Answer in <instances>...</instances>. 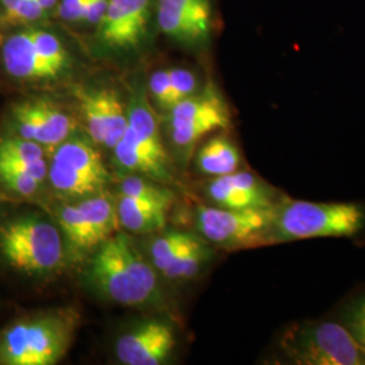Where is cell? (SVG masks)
<instances>
[{
	"label": "cell",
	"instance_id": "obj_19",
	"mask_svg": "<svg viewBox=\"0 0 365 365\" xmlns=\"http://www.w3.org/2000/svg\"><path fill=\"white\" fill-rule=\"evenodd\" d=\"M78 209L90 223L96 245L114 235L119 226L117 206L110 196L93 194L90 199L78 203Z\"/></svg>",
	"mask_w": 365,
	"mask_h": 365
},
{
	"label": "cell",
	"instance_id": "obj_18",
	"mask_svg": "<svg viewBox=\"0 0 365 365\" xmlns=\"http://www.w3.org/2000/svg\"><path fill=\"white\" fill-rule=\"evenodd\" d=\"M52 160L72 170L90 175L103 184L108 179V173L99 152L95 146L81 138L68 137L66 141L56 146Z\"/></svg>",
	"mask_w": 365,
	"mask_h": 365
},
{
	"label": "cell",
	"instance_id": "obj_12",
	"mask_svg": "<svg viewBox=\"0 0 365 365\" xmlns=\"http://www.w3.org/2000/svg\"><path fill=\"white\" fill-rule=\"evenodd\" d=\"M176 346L172 327L163 321H145L118 339V360L126 365L164 364Z\"/></svg>",
	"mask_w": 365,
	"mask_h": 365
},
{
	"label": "cell",
	"instance_id": "obj_30",
	"mask_svg": "<svg viewBox=\"0 0 365 365\" xmlns=\"http://www.w3.org/2000/svg\"><path fill=\"white\" fill-rule=\"evenodd\" d=\"M107 3L108 0H86L80 21L88 25H98L105 15Z\"/></svg>",
	"mask_w": 365,
	"mask_h": 365
},
{
	"label": "cell",
	"instance_id": "obj_15",
	"mask_svg": "<svg viewBox=\"0 0 365 365\" xmlns=\"http://www.w3.org/2000/svg\"><path fill=\"white\" fill-rule=\"evenodd\" d=\"M126 144L168 167L167 152L161 140L153 108L143 96H135L128 108V128L120 138Z\"/></svg>",
	"mask_w": 365,
	"mask_h": 365
},
{
	"label": "cell",
	"instance_id": "obj_28",
	"mask_svg": "<svg viewBox=\"0 0 365 365\" xmlns=\"http://www.w3.org/2000/svg\"><path fill=\"white\" fill-rule=\"evenodd\" d=\"M149 90L158 105L170 110L172 107V86L170 71H157L149 81Z\"/></svg>",
	"mask_w": 365,
	"mask_h": 365
},
{
	"label": "cell",
	"instance_id": "obj_31",
	"mask_svg": "<svg viewBox=\"0 0 365 365\" xmlns=\"http://www.w3.org/2000/svg\"><path fill=\"white\" fill-rule=\"evenodd\" d=\"M86 0H61L60 15L68 22H78L81 18V11Z\"/></svg>",
	"mask_w": 365,
	"mask_h": 365
},
{
	"label": "cell",
	"instance_id": "obj_24",
	"mask_svg": "<svg viewBox=\"0 0 365 365\" xmlns=\"http://www.w3.org/2000/svg\"><path fill=\"white\" fill-rule=\"evenodd\" d=\"M120 196H128L133 199L141 200H156V202H168L172 203L173 195L164 187H158L153 182H146L141 178L133 176L126 178L120 182Z\"/></svg>",
	"mask_w": 365,
	"mask_h": 365
},
{
	"label": "cell",
	"instance_id": "obj_2",
	"mask_svg": "<svg viewBox=\"0 0 365 365\" xmlns=\"http://www.w3.org/2000/svg\"><path fill=\"white\" fill-rule=\"evenodd\" d=\"M80 315L58 309L18 319L0 331V365H53L66 356Z\"/></svg>",
	"mask_w": 365,
	"mask_h": 365
},
{
	"label": "cell",
	"instance_id": "obj_23",
	"mask_svg": "<svg viewBox=\"0 0 365 365\" xmlns=\"http://www.w3.org/2000/svg\"><path fill=\"white\" fill-rule=\"evenodd\" d=\"M60 226L66 240L76 249H90L96 245L90 223L78 205H69L61 210Z\"/></svg>",
	"mask_w": 365,
	"mask_h": 365
},
{
	"label": "cell",
	"instance_id": "obj_13",
	"mask_svg": "<svg viewBox=\"0 0 365 365\" xmlns=\"http://www.w3.org/2000/svg\"><path fill=\"white\" fill-rule=\"evenodd\" d=\"M152 0H108L98 24L102 42L113 49H134L144 41Z\"/></svg>",
	"mask_w": 365,
	"mask_h": 365
},
{
	"label": "cell",
	"instance_id": "obj_20",
	"mask_svg": "<svg viewBox=\"0 0 365 365\" xmlns=\"http://www.w3.org/2000/svg\"><path fill=\"white\" fill-rule=\"evenodd\" d=\"M48 176L53 187L66 195L84 196L98 194L99 190L105 185L98 179L86 175L83 172L72 170L60 163L53 161L49 165Z\"/></svg>",
	"mask_w": 365,
	"mask_h": 365
},
{
	"label": "cell",
	"instance_id": "obj_10",
	"mask_svg": "<svg viewBox=\"0 0 365 365\" xmlns=\"http://www.w3.org/2000/svg\"><path fill=\"white\" fill-rule=\"evenodd\" d=\"M161 31L187 45H203L212 33L211 0H158Z\"/></svg>",
	"mask_w": 365,
	"mask_h": 365
},
{
	"label": "cell",
	"instance_id": "obj_9",
	"mask_svg": "<svg viewBox=\"0 0 365 365\" xmlns=\"http://www.w3.org/2000/svg\"><path fill=\"white\" fill-rule=\"evenodd\" d=\"M16 137L43 146H57L71 137L75 122L60 107L46 99H27L11 110Z\"/></svg>",
	"mask_w": 365,
	"mask_h": 365
},
{
	"label": "cell",
	"instance_id": "obj_32",
	"mask_svg": "<svg viewBox=\"0 0 365 365\" xmlns=\"http://www.w3.org/2000/svg\"><path fill=\"white\" fill-rule=\"evenodd\" d=\"M3 6H4V10H6V15L10 21H14L15 18V14L18 11L22 0H1Z\"/></svg>",
	"mask_w": 365,
	"mask_h": 365
},
{
	"label": "cell",
	"instance_id": "obj_11",
	"mask_svg": "<svg viewBox=\"0 0 365 365\" xmlns=\"http://www.w3.org/2000/svg\"><path fill=\"white\" fill-rule=\"evenodd\" d=\"M78 101L92 141L114 149L128 128V111L117 92L110 88L81 91Z\"/></svg>",
	"mask_w": 365,
	"mask_h": 365
},
{
	"label": "cell",
	"instance_id": "obj_22",
	"mask_svg": "<svg viewBox=\"0 0 365 365\" xmlns=\"http://www.w3.org/2000/svg\"><path fill=\"white\" fill-rule=\"evenodd\" d=\"M333 318L349 331L365 353V289L345 300Z\"/></svg>",
	"mask_w": 365,
	"mask_h": 365
},
{
	"label": "cell",
	"instance_id": "obj_5",
	"mask_svg": "<svg viewBox=\"0 0 365 365\" xmlns=\"http://www.w3.org/2000/svg\"><path fill=\"white\" fill-rule=\"evenodd\" d=\"M0 253L19 272L49 274L64 257L63 237L48 221L18 218L0 226Z\"/></svg>",
	"mask_w": 365,
	"mask_h": 365
},
{
	"label": "cell",
	"instance_id": "obj_34",
	"mask_svg": "<svg viewBox=\"0 0 365 365\" xmlns=\"http://www.w3.org/2000/svg\"><path fill=\"white\" fill-rule=\"evenodd\" d=\"M3 43V37H1V34H0V45Z\"/></svg>",
	"mask_w": 365,
	"mask_h": 365
},
{
	"label": "cell",
	"instance_id": "obj_3",
	"mask_svg": "<svg viewBox=\"0 0 365 365\" xmlns=\"http://www.w3.org/2000/svg\"><path fill=\"white\" fill-rule=\"evenodd\" d=\"M87 274L101 295L119 304L138 306L156 298V272L128 235H111L103 241Z\"/></svg>",
	"mask_w": 365,
	"mask_h": 365
},
{
	"label": "cell",
	"instance_id": "obj_4",
	"mask_svg": "<svg viewBox=\"0 0 365 365\" xmlns=\"http://www.w3.org/2000/svg\"><path fill=\"white\" fill-rule=\"evenodd\" d=\"M276 352L280 364L365 365V353L334 318L288 325L277 339Z\"/></svg>",
	"mask_w": 365,
	"mask_h": 365
},
{
	"label": "cell",
	"instance_id": "obj_21",
	"mask_svg": "<svg viewBox=\"0 0 365 365\" xmlns=\"http://www.w3.org/2000/svg\"><path fill=\"white\" fill-rule=\"evenodd\" d=\"M113 150L115 153L118 164L123 170L144 173L158 180H170V173L167 165L160 164L155 158L145 155L141 150L126 144L125 141H119Z\"/></svg>",
	"mask_w": 365,
	"mask_h": 365
},
{
	"label": "cell",
	"instance_id": "obj_26",
	"mask_svg": "<svg viewBox=\"0 0 365 365\" xmlns=\"http://www.w3.org/2000/svg\"><path fill=\"white\" fill-rule=\"evenodd\" d=\"M0 180L14 194L19 196L34 195L42 182L24 170L14 168H0Z\"/></svg>",
	"mask_w": 365,
	"mask_h": 365
},
{
	"label": "cell",
	"instance_id": "obj_7",
	"mask_svg": "<svg viewBox=\"0 0 365 365\" xmlns=\"http://www.w3.org/2000/svg\"><path fill=\"white\" fill-rule=\"evenodd\" d=\"M170 111V138L182 149H191L207 134L226 130L232 123L226 101L212 86L182 99Z\"/></svg>",
	"mask_w": 365,
	"mask_h": 365
},
{
	"label": "cell",
	"instance_id": "obj_29",
	"mask_svg": "<svg viewBox=\"0 0 365 365\" xmlns=\"http://www.w3.org/2000/svg\"><path fill=\"white\" fill-rule=\"evenodd\" d=\"M188 237H190L188 233H182V232H170L158 237L150 247V256H152L153 264L167 257L173 249L178 248Z\"/></svg>",
	"mask_w": 365,
	"mask_h": 365
},
{
	"label": "cell",
	"instance_id": "obj_27",
	"mask_svg": "<svg viewBox=\"0 0 365 365\" xmlns=\"http://www.w3.org/2000/svg\"><path fill=\"white\" fill-rule=\"evenodd\" d=\"M168 71H170V86H172V107L182 102V99L199 91L197 78L192 71L182 69V68H173Z\"/></svg>",
	"mask_w": 365,
	"mask_h": 365
},
{
	"label": "cell",
	"instance_id": "obj_1",
	"mask_svg": "<svg viewBox=\"0 0 365 365\" xmlns=\"http://www.w3.org/2000/svg\"><path fill=\"white\" fill-rule=\"evenodd\" d=\"M365 232V206L357 202H309L284 196L274 207L271 244L314 238H356Z\"/></svg>",
	"mask_w": 365,
	"mask_h": 365
},
{
	"label": "cell",
	"instance_id": "obj_17",
	"mask_svg": "<svg viewBox=\"0 0 365 365\" xmlns=\"http://www.w3.org/2000/svg\"><path fill=\"white\" fill-rule=\"evenodd\" d=\"M241 152L227 135L220 134L202 145L196 155V168L210 178H220L240 170Z\"/></svg>",
	"mask_w": 365,
	"mask_h": 365
},
{
	"label": "cell",
	"instance_id": "obj_14",
	"mask_svg": "<svg viewBox=\"0 0 365 365\" xmlns=\"http://www.w3.org/2000/svg\"><path fill=\"white\" fill-rule=\"evenodd\" d=\"M1 61L11 78L24 81H48L64 73L61 68L54 66L39 51L31 29L3 41Z\"/></svg>",
	"mask_w": 365,
	"mask_h": 365
},
{
	"label": "cell",
	"instance_id": "obj_33",
	"mask_svg": "<svg viewBox=\"0 0 365 365\" xmlns=\"http://www.w3.org/2000/svg\"><path fill=\"white\" fill-rule=\"evenodd\" d=\"M38 3L41 4V7L45 10V13H48L57 4V0H38Z\"/></svg>",
	"mask_w": 365,
	"mask_h": 365
},
{
	"label": "cell",
	"instance_id": "obj_16",
	"mask_svg": "<svg viewBox=\"0 0 365 365\" xmlns=\"http://www.w3.org/2000/svg\"><path fill=\"white\" fill-rule=\"evenodd\" d=\"M168 202L141 200L120 196L118 203L119 223L134 233H146L161 229L167 221Z\"/></svg>",
	"mask_w": 365,
	"mask_h": 365
},
{
	"label": "cell",
	"instance_id": "obj_6",
	"mask_svg": "<svg viewBox=\"0 0 365 365\" xmlns=\"http://www.w3.org/2000/svg\"><path fill=\"white\" fill-rule=\"evenodd\" d=\"M274 207L233 210L212 205L199 206L196 209V229L206 242L220 248L271 245Z\"/></svg>",
	"mask_w": 365,
	"mask_h": 365
},
{
	"label": "cell",
	"instance_id": "obj_8",
	"mask_svg": "<svg viewBox=\"0 0 365 365\" xmlns=\"http://www.w3.org/2000/svg\"><path fill=\"white\" fill-rule=\"evenodd\" d=\"M206 194L212 206L233 210L271 209L286 196L257 175L240 170L211 178Z\"/></svg>",
	"mask_w": 365,
	"mask_h": 365
},
{
	"label": "cell",
	"instance_id": "obj_25",
	"mask_svg": "<svg viewBox=\"0 0 365 365\" xmlns=\"http://www.w3.org/2000/svg\"><path fill=\"white\" fill-rule=\"evenodd\" d=\"M0 158L34 161L45 158V149L43 145L15 135L0 141Z\"/></svg>",
	"mask_w": 365,
	"mask_h": 365
}]
</instances>
